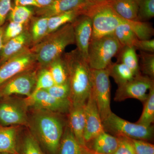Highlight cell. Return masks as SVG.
Here are the masks:
<instances>
[{"mask_svg":"<svg viewBox=\"0 0 154 154\" xmlns=\"http://www.w3.org/2000/svg\"><path fill=\"white\" fill-rule=\"evenodd\" d=\"M138 21L147 22L154 17V0H139Z\"/></svg>","mask_w":154,"mask_h":154,"instance_id":"obj_33","label":"cell"},{"mask_svg":"<svg viewBox=\"0 0 154 154\" xmlns=\"http://www.w3.org/2000/svg\"><path fill=\"white\" fill-rule=\"evenodd\" d=\"M78 51L88 61V50L92 34V20L86 15L80 16L72 23Z\"/></svg>","mask_w":154,"mask_h":154,"instance_id":"obj_14","label":"cell"},{"mask_svg":"<svg viewBox=\"0 0 154 154\" xmlns=\"http://www.w3.org/2000/svg\"><path fill=\"white\" fill-rule=\"evenodd\" d=\"M125 20L139 40L151 39L153 36L154 28L148 22Z\"/></svg>","mask_w":154,"mask_h":154,"instance_id":"obj_29","label":"cell"},{"mask_svg":"<svg viewBox=\"0 0 154 154\" xmlns=\"http://www.w3.org/2000/svg\"><path fill=\"white\" fill-rule=\"evenodd\" d=\"M24 30V25L10 22L8 26L4 29L3 35V44L12 38L19 36Z\"/></svg>","mask_w":154,"mask_h":154,"instance_id":"obj_36","label":"cell"},{"mask_svg":"<svg viewBox=\"0 0 154 154\" xmlns=\"http://www.w3.org/2000/svg\"><path fill=\"white\" fill-rule=\"evenodd\" d=\"M25 99L29 108L48 110L58 114L69 113L72 106L70 99H57L46 90L36 91Z\"/></svg>","mask_w":154,"mask_h":154,"instance_id":"obj_12","label":"cell"},{"mask_svg":"<svg viewBox=\"0 0 154 154\" xmlns=\"http://www.w3.org/2000/svg\"><path fill=\"white\" fill-rule=\"evenodd\" d=\"M20 154H44L40 145L31 133H28L19 143Z\"/></svg>","mask_w":154,"mask_h":154,"instance_id":"obj_30","label":"cell"},{"mask_svg":"<svg viewBox=\"0 0 154 154\" xmlns=\"http://www.w3.org/2000/svg\"><path fill=\"white\" fill-rule=\"evenodd\" d=\"M40 7V8H44L49 5L54 0H34Z\"/></svg>","mask_w":154,"mask_h":154,"instance_id":"obj_42","label":"cell"},{"mask_svg":"<svg viewBox=\"0 0 154 154\" xmlns=\"http://www.w3.org/2000/svg\"><path fill=\"white\" fill-rule=\"evenodd\" d=\"M92 6L88 0H54L47 7L37 8L36 13L39 17L49 18L73 10H89Z\"/></svg>","mask_w":154,"mask_h":154,"instance_id":"obj_15","label":"cell"},{"mask_svg":"<svg viewBox=\"0 0 154 154\" xmlns=\"http://www.w3.org/2000/svg\"><path fill=\"white\" fill-rule=\"evenodd\" d=\"M46 91L51 95L57 99H70V87L69 81L60 85L55 84Z\"/></svg>","mask_w":154,"mask_h":154,"instance_id":"obj_35","label":"cell"},{"mask_svg":"<svg viewBox=\"0 0 154 154\" xmlns=\"http://www.w3.org/2000/svg\"><path fill=\"white\" fill-rule=\"evenodd\" d=\"M67 68L72 105H85L92 91L91 69L77 48L62 57Z\"/></svg>","mask_w":154,"mask_h":154,"instance_id":"obj_2","label":"cell"},{"mask_svg":"<svg viewBox=\"0 0 154 154\" xmlns=\"http://www.w3.org/2000/svg\"><path fill=\"white\" fill-rule=\"evenodd\" d=\"M154 86V79L141 74L134 76L128 82L118 87L114 100L122 102L135 99L144 102L148 97L147 91Z\"/></svg>","mask_w":154,"mask_h":154,"instance_id":"obj_11","label":"cell"},{"mask_svg":"<svg viewBox=\"0 0 154 154\" xmlns=\"http://www.w3.org/2000/svg\"><path fill=\"white\" fill-rule=\"evenodd\" d=\"M89 2L94 5H101L108 4L110 0H88Z\"/></svg>","mask_w":154,"mask_h":154,"instance_id":"obj_43","label":"cell"},{"mask_svg":"<svg viewBox=\"0 0 154 154\" xmlns=\"http://www.w3.org/2000/svg\"><path fill=\"white\" fill-rule=\"evenodd\" d=\"M107 69L109 76L113 78L118 87L127 82L134 77L133 72L121 63H111Z\"/></svg>","mask_w":154,"mask_h":154,"instance_id":"obj_24","label":"cell"},{"mask_svg":"<svg viewBox=\"0 0 154 154\" xmlns=\"http://www.w3.org/2000/svg\"><path fill=\"white\" fill-rule=\"evenodd\" d=\"M33 14V11L28 7L15 5L9 13V20L10 22L25 25L31 19Z\"/></svg>","mask_w":154,"mask_h":154,"instance_id":"obj_31","label":"cell"},{"mask_svg":"<svg viewBox=\"0 0 154 154\" xmlns=\"http://www.w3.org/2000/svg\"><path fill=\"white\" fill-rule=\"evenodd\" d=\"M75 43L72 23L63 25L48 34L32 48L36 63L40 68H47L51 63L62 56L66 48Z\"/></svg>","mask_w":154,"mask_h":154,"instance_id":"obj_3","label":"cell"},{"mask_svg":"<svg viewBox=\"0 0 154 154\" xmlns=\"http://www.w3.org/2000/svg\"><path fill=\"white\" fill-rule=\"evenodd\" d=\"M92 152L97 154H113L119 145L116 137L104 131L86 144Z\"/></svg>","mask_w":154,"mask_h":154,"instance_id":"obj_18","label":"cell"},{"mask_svg":"<svg viewBox=\"0 0 154 154\" xmlns=\"http://www.w3.org/2000/svg\"><path fill=\"white\" fill-rule=\"evenodd\" d=\"M54 85L55 83L48 69L41 68L37 72L36 85L33 93L40 90H47Z\"/></svg>","mask_w":154,"mask_h":154,"instance_id":"obj_32","label":"cell"},{"mask_svg":"<svg viewBox=\"0 0 154 154\" xmlns=\"http://www.w3.org/2000/svg\"><path fill=\"white\" fill-rule=\"evenodd\" d=\"M28 126L39 144L49 154H58L64 131L63 121L59 114L40 109H33Z\"/></svg>","mask_w":154,"mask_h":154,"instance_id":"obj_1","label":"cell"},{"mask_svg":"<svg viewBox=\"0 0 154 154\" xmlns=\"http://www.w3.org/2000/svg\"><path fill=\"white\" fill-rule=\"evenodd\" d=\"M140 67L144 75L154 79V54L144 51H140Z\"/></svg>","mask_w":154,"mask_h":154,"instance_id":"obj_34","label":"cell"},{"mask_svg":"<svg viewBox=\"0 0 154 154\" xmlns=\"http://www.w3.org/2000/svg\"><path fill=\"white\" fill-rule=\"evenodd\" d=\"M86 15L92 20L91 41L113 35L117 26L124 21L108 4L92 6Z\"/></svg>","mask_w":154,"mask_h":154,"instance_id":"obj_4","label":"cell"},{"mask_svg":"<svg viewBox=\"0 0 154 154\" xmlns=\"http://www.w3.org/2000/svg\"><path fill=\"white\" fill-rule=\"evenodd\" d=\"M30 43V33L25 30L19 36L3 44L0 51V66L9 59L28 48Z\"/></svg>","mask_w":154,"mask_h":154,"instance_id":"obj_16","label":"cell"},{"mask_svg":"<svg viewBox=\"0 0 154 154\" xmlns=\"http://www.w3.org/2000/svg\"><path fill=\"white\" fill-rule=\"evenodd\" d=\"M113 35L122 47H134L138 38L125 19L116 28Z\"/></svg>","mask_w":154,"mask_h":154,"instance_id":"obj_25","label":"cell"},{"mask_svg":"<svg viewBox=\"0 0 154 154\" xmlns=\"http://www.w3.org/2000/svg\"><path fill=\"white\" fill-rule=\"evenodd\" d=\"M48 17H39L32 22L30 33L31 43L35 45L48 35Z\"/></svg>","mask_w":154,"mask_h":154,"instance_id":"obj_27","label":"cell"},{"mask_svg":"<svg viewBox=\"0 0 154 154\" xmlns=\"http://www.w3.org/2000/svg\"><path fill=\"white\" fill-rule=\"evenodd\" d=\"M88 10H73L49 17L48 19V35L54 32L63 25L72 23L80 16L86 15Z\"/></svg>","mask_w":154,"mask_h":154,"instance_id":"obj_22","label":"cell"},{"mask_svg":"<svg viewBox=\"0 0 154 154\" xmlns=\"http://www.w3.org/2000/svg\"><path fill=\"white\" fill-rule=\"evenodd\" d=\"M119 62L124 64L133 72L134 76L141 74L138 59L133 47H122L117 55Z\"/></svg>","mask_w":154,"mask_h":154,"instance_id":"obj_23","label":"cell"},{"mask_svg":"<svg viewBox=\"0 0 154 154\" xmlns=\"http://www.w3.org/2000/svg\"><path fill=\"white\" fill-rule=\"evenodd\" d=\"M105 131L116 137H125L148 141L153 137L152 125L146 126L120 118L113 112L102 121Z\"/></svg>","mask_w":154,"mask_h":154,"instance_id":"obj_6","label":"cell"},{"mask_svg":"<svg viewBox=\"0 0 154 154\" xmlns=\"http://www.w3.org/2000/svg\"><path fill=\"white\" fill-rule=\"evenodd\" d=\"M47 68L52 75L55 84L60 85L69 81L67 68L62 56L54 61Z\"/></svg>","mask_w":154,"mask_h":154,"instance_id":"obj_28","label":"cell"},{"mask_svg":"<svg viewBox=\"0 0 154 154\" xmlns=\"http://www.w3.org/2000/svg\"><path fill=\"white\" fill-rule=\"evenodd\" d=\"M37 63L35 54L26 48L0 66V86L17 75L33 68Z\"/></svg>","mask_w":154,"mask_h":154,"instance_id":"obj_10","label":"cell"},{"mask_svg":"<svg viewBox=\"0 0 154 154\" xmlns=\"http://www.w3.org/2000/svg\"><path fill=\"white\" fill-rule=\"evenodd\" d=\"M91 154H97L96 153H94L92 152H91Z\"/></svg>","mask_w":154,"mask_h":154,"instance_id":"obj_46","label":"cell"},{"mask_svg":"<svg viewBox=\"0 0 154 154\" xmlns=\"http://www.w3.org/2000/svg\"><path fill=\"white\" fill-rule=\"evenodd\" d=\"M143 103L142 113L136 123L144 126H151L154 122V86L149 90L147 98Z\"/></svg>","mask_w":154,"mask_h":154,"instance_id":"obj_26","label":"cell"},{"mask_svg":"<svg viewBox=\"0 0 154 154\" xmlns=\"http://www.w3.org/2000/svg\"><path fill=\"white\" fill-rule=\"evenodd\" d=\"M136 154H154V146L146 141L131 138Z\"/></svg>","mask_w":154,"mask_h":154,"instance_id":"obj_38","label":"cell"},{"mask_svg":"<svg viewBox=\"0 0 154 154\" xmlns=\"http://www.w3.org/2000/svg\"><path fill=\"white\" fill-rule=\"evenodd\" d=\"M15 5L24 6H34L37 8H40L39 5L34 0H14Z\"/></svg>","mask_w":154,"mask_h":154,"instance_id":"obj_41","label":"cell"},{"mask_svg":"<svg viewBox=\"0 0 154 154\" xmlns=\"http://www.w3.org/2000/svg\"><path fill=\"white\" fill-rule=\"evenodd\" d=\"M85 126L84 139L87 144L105 131L99 109L92 91L85 105Z\"/></svg>","mask_w":154,"mask_h":154,"instance_id":"obj_13","label":"cell"},{"mask_svg":"<svg viewBox=\"0 0 154 154\" xmlns=\"http://www.w3.org/2000/svg\"><path fill=\"white\" fill-rule=\"evenodd\" d=\"M85 104L72 105L69 112L68 125L79 143L84 146L87 147L84 139L85 126Z\"/></svg>","mask_w":154,"mask_h":154,"instance_id":"obj_17","label":"cell"},{"mask_svg":"<svg viewBox=\"0 0 154 154\" xmlns=\"http://www.w3.org/2000/svg\"><path fill=\"white\" fill-rule=\"evenodd\" d=\"M139 0H110L108 4L119 16L131 21H138Z\"/></svg>","mask_w":154,"mask_h":154,"instance_id":"obj_21","label":"cell"},{"mask_svg":"<svg viewBox=\"0 0 154 154\" xmlns=\"http://www.w3.org/2000/svg\"><path fill=\"white\" fill-rule=\"evenodd\" d=\"M119 139V145L113 154H136L131 139L124 136L116 137Z\"/></svg>","mask_w":154,"mask_h":154,"instance_id":"obj_37","label":"cell"},{"mask_svg":"<svg viewBox=\"0 0 154 154\" xmlns=\"http://www.w3.org/2000/svg\"><path fill=\"white\" fill-rule=\"evenodd\" d=\"M122 46L114 35L92 40L88 50V62L91 69H107L113 57L117 55Z\"/></svg>","mask_w":154,"mask_h":154,"instance_id":"obj_5","label":"cell"},{"mask_svg":"<svg viewBox=\"0 0 154 154\" xmlns=\"http://www.w3.org/2000/svg\"><path fill=\"white\" fill-rule=\"evenodd\" d=\"M58 154H91L88 147L80 144L69 125L64 130Z\"/></svg>","mask_w":154,"mask_h":154,"instance_id":"obj_20","label":"cell"},{"mask_svg":"<svg viewBox=\"0 0 154 154\" xmlns=\"http://www.w3.org/2000/svg\"><path fill=\"white\" fill-rule=\"evenodd\" d=\"M4 29H5V27L3 26L0 28V51L2 49L3 45V35Z\"/></svg>","mask_w":154,"mask_h":154,"instance_id":"obj_44","label":"cell"},{"mask_svg":"<svg viewBox=\"0 0 154 154\" xmlns=\"http://www.w3.org/2000/svg\"><path fill=\"white\" fill-rule=\"evenodd\" d=\"M38 70L36 68L17 75L0 86V99L14 95L26 98L31 96L36 85Z\"/></svg>","mask_w":154,"mask_h":154,"instance_id":"obj_9","label":"cell"},{"mask_svg":"<svg viewBox=\"0 0 154 154\" xmlns=\"http://www.w3.org/2000/svg\"><path fill=\"white\" fill-rule=\"evenodd\" d=\"M135 49L140 50V51L144 52H154V39L148 40H139L138 39L134 45Z\"/></svg>","mask_w":154,"mask_h":154,"instance_id":"obj_40","label":"cell"},{"mask_svg":"<svg viewBox=\"0 0 154 154\" xmlns=\"http://www.w3.org/2000/svg\"><path fill=\"white\" fill-rule=\"evenodd\" d=\"M92 92L96 100L102 122L111 112L110 83L109 71L91 69Z\"/></svg>","mask_w":154,"mask_h":154,"instance_id":"obj_8","label":"cell"},{"mask_svg":"<svg viewBox=\"0 0 154 154\" xmlns=\"http://www.w3.org/2000/svg\"><path fill=\"white\" fill-rule=\"evenodd\" d=\"M0 154H10L9 153H2L0 152Z\"/></svg>","mask_w":154,"mask_h":154,"instance_id":"obj_45","label":"cell"},{"mask_svg":"<svg viewBox=\"0 0 154 154\" xmlns=\"http://www.w3.org/2000/svg\"><path fill=\"white\" fill-rule=\"evenodd\" d=\"M12 0H0V28L2 27L10 13Z\"/></svg>","mask_w":154,"mask_h":154,"instance_id":"obj_39","label":"cell"},{"mask_svg":"<svg viewBox=\"0 0 154 154\" xmlns=\"http://www.w3.org/2000/svg\"><path fill=\"white\" fill-rule=\"evenodd\" d=\"M18 127L0 125V152L20 154Z\"/></svg>","mask_w":154,"mask_h":154,"instance_id":"obj_19","label":"cell"},{"mask_svg":"<svg viewBox=\"0 0 154 154\" xmlns=\"http://www.w3.org/2000/svg\"><path fill=\"white\" fill-rule=\"evenodd\" d=\"M0 125L28 126V107L25 99L8 97L1 98Z\"/></svg>","mask_w":154,"mask_h":154,"instance_id":"obj_7","label":"cell"}]
</instances>
